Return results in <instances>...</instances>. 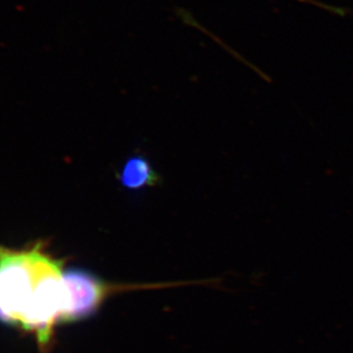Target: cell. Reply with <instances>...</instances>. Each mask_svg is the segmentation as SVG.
Returning a JSON list of instances; mask_svg holds the SVG:
<instances>
[{
	"label": "cell",
	"mask_w": 353,
	"mask_h": 353,
	"mask_svg": "<svg viewBox=\"0 0 353 353\" xmlns=\"http://www.w3.org/2000/svg\"><path fill=\"white\" fill-rule=\"evenodd\" d=\"M65 264L44 241L26 249L0 245V325L34 337L41 353L51 350L65 323Z\"/></svg>",
	"instance_id": "cell-1"
},
{
	"label": "cell",
	"mask_w": 353,
	"mask_h": 353,
	"mask_svg": "<svg viewBox=\"0 0 353 353\" xmlns=\"http://www.w3.org/2000/svg\"><path fill=\"white\" fill-rule=\"evenodd\" d=\"M119 181L124 188L130 190H140L147 187H155L161 183V176L146 157L141 155L130 157L123 165L119 176Z\"/></svg>",
	"instance_id": "cell-2"
},
{
	"label": "cell",
	"mask_w": 353,
	"mask_h": 353,
	"mask_svg": "<svg viewBox=\"0 0 353 353\" xmlns=\"http://www.w3.org/2000/svg\"><path fill=\"white\" fill-rule=\"evenodd\" d=\"M299 1H302V3H316V5H318V6L326 7V8H330V10H335V8H332V7L323 6V5H321V3H314V1H313V0H299Z\"/></svg>",
	"instance_id": "cell-3"
}]
</instances>
